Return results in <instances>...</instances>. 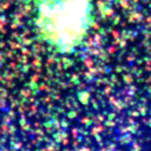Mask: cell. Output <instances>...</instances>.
Returning <instances> with one entry per match:
<instances>
[{
    "label": "cell",
    "instance_id": "6da1fadb",
    "mask_svg": "<svg viewBox=\"0 0 151 151\" xmlns=\"http://www.w3.org/2000/svg\"><path fill=\"white\" fill-rule=\"evenodd\" d=\"M93 22L90 0H37L34 25L39 38L60 53L72 52Z\"/></svg>",
    "mask_w": 151,
    "mask_h": 151
}]
</instances>
